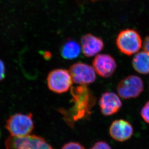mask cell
<instances>
[{
  "label": "cell",
  "instance_id": "obj_15",
  "mask_svg": "<svg viewBox=\"0 0 149 149\" xmlns=\"http://www.w3.org/2000/svg\"><path fill=\"white\" fill-rule=\"evenodd\" d=\"M62 149H86L81 144L77 142H69L64 145Z\"/></svg>",
  "mask_w": 149,
  "mask_h": 149
},
{
  "label": "cell",
  "instance_id": "obj_8",
  "mask_svg": "<svg viewBox=\"0 0 149 149\" xmlns=\"http://www.w3.org/2000/svg\"><path fill=\"white\" fill-rule=\"evenodd\" d=\"M72 93L76 100L75 107L78 111L75 118L78 119L84 116L85 113L89 111L90 105L93 103L90 101L93 100L90 99V92L86 86H80L72 89Z\"/></svg>",
  "mask_w": 149,
  "mask_h": 149
},
{
  "label": "cell",
  "instance_id": "obj_4",
  "mask_svg": "<svg viewBox=\"0 0 149 149\" xmlns=\"http://www.w3.org/2000/svg\"><path fill=\"white\" fill-rule=\"evenodd\" d=\"M47 82L51 91L61 94L69 90L72 84V79L68 70L65 69H56L49 73Z\"/></svg>",
  "mask_w": 149,
  "mask_h": 149
},
{
  "label": "cell",
  "instance_id": "obj_5",
  "mask_svg": "<svg viewBox=\"0 0 149 149\" xmlns=\"http://www.w3.org/2000/svg\"><path fill=\"white\" fill-rule=\"evenodd\" d=\"M143 89L142 79L136 75H130L122 80L117 89L120 97L125 100L137 97Z\"/></svg>",
  "mask_w": 149,
  "mask_h": 149
},
{
  "label": "cell",
  "instance_id": "obj_17",
  "mask_svg": "<svg viewBox=\"0 0 149 149\" xmlns=\"http://www.w3.org/2000/svg\"><path fill=\"white\" fill-rule=\"evenodd\" d=\"M6 67L3 61L0 59V81L3 80L5 77Z\"/></svg>",
  "mask_w": 149,
  "mask_h": 149
},
{
  "label": "cell",
  "instance_id": "obj_11",
  "mask_svg": "<svg viewBox=\"0 0 149 149\" xmlns=\"http://www.w3.org/2000/svg\"><path fill=\"white\" fill-rule=\"evenodd\" d=\"M81 44L83 54L88 58L94 56L104 48L102 40L90 33L86 34L82 36Z\"/></svg>",
  "mask_w": 149,
  "mask_h": 149
},
{
  "label": "cell",
  "instance_id": "obj_1",
  "mask_svg": "<svg viewBox=\"0 0 149 149\" xmlns=\"http://www.w3.org/2000/svg\"><path fill=\"white\" fill-rule=\"evenodd\" d=\"M6 128L12 136L23 137L30 135L34 128L33 115L17 113L7 120Z\"/></svg>",
  "mask_w": 149,
  "mask_h": 149
},
{
  "label": "cell",
  "instance_id": "obj_3",
  "mask_svg": "<svg viewBox=\"0 0 149 149\" xmlns=\"http://www.w3.org/2000/svg\"><path fill=\"white\" fill-rule=\"evenodd\" d=\"M6 149H53L44 139L35 135L10 136L6 141Z\"/></svg>",
  "mask_w": 149,
  "mask_h": 149
},
{
  "label": "cell",
  "instance_id": "obj_10",
  "mask_svg": "<svg viewBox=\"0 0 149 149\" xmlns=\"http://www.w3.org/2000/svg\"><path fill=\"white\" fill-rule=\"evenodd\" d=\"M109 132L113 139L123 142L131 138L133 133V128L128 121L116 120L113 121L110 126Z\"/></svg>",
  "mask_w": 149,
  "mask_h": 149
},
{
  "label": "cell",
  "instance_id": "obj_9",
  "mask_svg": "<svg viewBox=\"0 0 149 149\" xmlns=\"http://www.w3.org/2000/svg\"><path fill=\"white\" fill-rule=\"evenodd\" d=\"M100 109L104 116H110L119 111L122 103L119 97L111 92H107L102 95L99 101Z\"/></svg>",
  "mask_w": 149,
  "mask_h": 149
},
{
  "label": "cell",
  "instance_id": "obj_18",
  "mask_svg": "<svg viewBox=\"0 0 149 149\" xmlns=\"http://www.w3.org/2000/svg\"><path fill=\"white\" fill-rule=\"evenodd\" d=\"M144 50L149 53V36L146 37L144 41Z\"/></svg>",
  "mask_w": 149,
  "mask_h": 149
},
{
  "label": "cell",
  "instance_id": "obj_13",
  "mask_svg": "<svg viewBox=\"0 0 149 149\" xmlns=\"http://www.w3.org/2000/svg\"><path fill=\"white\" fill-rule=\"evenodd\" d=\"M81 47L74 40H69L63 45L61 48V55L66 59H73L80 54Z\"/></svg>",
  "mask_w": 149,
  "mask_h": 149
},
{
  "label": "cell",
  "instance_id": "obj_12",
  "mask_svg": "<svg viewBox=\"0 0 149 149\" xmlns=\"http://www.w3.org/2000/svg\"><path fill=\"white\" fill-rule=\"evenodd\" d=\"M134 69L142 74L149 73V53L145 51L136 54L132 61Z\"/></svg>",
  "mask_w": 149,
  "mask_h": 149
},
{
  "label": "cell",
  "instance_id": "obj_19",
  "mask_svg": "<svg viewBox=\"0 0 149 149\" xmlns=\"http://www.w3.org/2000/svg\"><path fill=\"white\" fill-rule=\"evenodd\" d=\"M91 1H98V0H91Z\"/></svg>",
  "mask_w": 149,
  "mask_h": 149
},
{
  "label": "cell",
  "instance_id": "obj_2",
  "mask_svg": "<svg viewBox=\"0 0 149 149\" xmlns=\"http://www.w3.org/2000/svg\"><path fill=\"white\" fill-rule=\"evenodd\" d=\"M142 42L138 31L128 29L122 31L116 40L117 47L120 52L127 56L137 53L142 47Z\"/></svg>",
  "mask_w": 149,
  "mask_h": 149
},
{
  "label": "cell",
  "instance_id": "obj_14",
  "mask_svg": "<svg viewBox=\"0 0 149 149\" xmlns=\"http://www.w3.org/2000/svg\"><path fill=\"white\" fill-rule=\"evenodd\" d=\"M141 114L145 122L149 124V101L147 102L142 108Z\"/></svg>",
  "mask_w": 149,
  "mask_h": 149
},
{
  "label": "cell",
  "instance_id": "obj_7",
  "mask_svg": "<svg viewBox=\"0 0 149 149\" xmlns=\"http://www.w3.org/2000/svg\"><path fill=\"white\" fill-rule=\"evenodd\" d=\"M93 67L97 74L103 78L113 75L117 68L114 58L108 54H99L93 61Z\"/></svg>",
  "mask_w": 149,
  "mask_h": 149
},
{
  "label": "cell",
  "instance_id": "obj_16",
  "mask_svg": "<svg viewBox=\"0 0 149 149\" xmlns=\"http://www.w3.org/2000/svg\"><path fill=\"white\" fill-rule=\"evenodd\" d=\"M91 149H111V148L106 142L100 141L96 142Z\"/></svg>",
  "mask_w": 149,
  "mask_h": 149
},
{
  "label": "cell",
  "instance_id": "obj_6",
  "mask_svg": "<svg viewBox=\"0 0 149 149\" xmlns=\"http://www.w3.org/2000/svg\"><path fill=\"white\" fill-rule=\"evenodd\" d=\"M70 72L73 82L77 84H90L96 80L95 71L93 67L83 63H76L70 67Z\"/></svg>",
  "mask_w": 149,
  "mask_h": 149
}]
</instances>
